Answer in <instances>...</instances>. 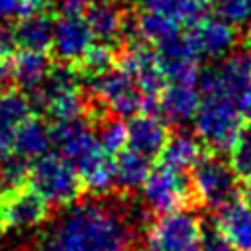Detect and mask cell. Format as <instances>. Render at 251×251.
<instances>
[{"instance_id": "33", "label": "cell", "mask_w": 251, "mask_h": 251, "mask_svg": "<svg viewBox=\"0 0 251 251\" xmlns=\"http://www.w3.org/2000/svg\"><path fill=\"white\" fill-rule=\"evenodd\" d=\"M51 8H53V0H20V18L49 14Z\"/></svg>"}, {"instance_id": "30", "label": "cell", "mask_w": 251, "mask_h": 251, "mask_svg": "<svg viewBox=\"0 0 251 251\" xmlns=\"http://www.w3.org/2000/svg\"><path fill=\"white\" fill-rule=\"evenodd\" d=\"M218 18L231 25L247 24V2L245 0H218L216 2Z\"/></svg>"}, {"instance_id": "20", "label": "cell", "mask_w": 251, "mask_h": 251, "mask_svg": "<svg viewBox=\"0 0 251 251\" xmlns=\"http://www.w3.org/2000/svg\"><path fill=\"white\" fill-rule=\"evenodd\" d=\"M202 155L204 151L200 147V141L190 133L178 131V133L169 135L167 145L159 155L161 159L159 163L171 169H176V171H184V169H192L200 161Z\"/></svg>"}, {"instance_id": "4", "label": "cell", "mask_w": 251, "mask_h": 251, "mask_svg": "<svg viewBox=\"0 0 251 251\" xmlns=\"http://www.w3.org/2000/svg\"><path fill=\"white\" fill-rule=\"evenodd\" d=\"M141 190L147 206L159 216L198 206L190 176L161 163L149 171Z\"/></svg>"}, {"instance_id": "11", "label": "cell", "mask_w": 251, "mask_h": 251, "mask_svg": "<svg viewBox=\"0 0 251 251\" xmlns=\"http://www.w3.org/2000/svg\"><path fill=\"white\" fill-rule=\"evenodd\" d=\"M94 37L84 18H59L53 29L51 51L61 63H76L86 49L92 45Z\"/></svg>"}, {"instance_id": "41", "label": "cell", "mask_w": 251, "mask_h": 251, "mask_svg": "<svg viewBox=\"0 0 251 251\" xmlns=\"http://www.w3.org/2000/svg\"><path fill=\"white\" fill-rule=\"evenodd\" d=\"M200 2H204V4H208V2H218V0H200Z\"/></svg>"}, {"instance_id": "16", "label": "cell", "mask_w": 251, "mask_h": 251, "mask_svg": "<svg viewBox=\"0 0 251 251\" xmlns=\"http://www.w3.org/2000/svg\"><path fill=\"white\" fill-rule=\"evenodd\" d=\"M222 96L237 102L251 84V49H235L216 69Z\"/></svg>"}, {"instance_id": "12", "label": "cell", "mask_w": 251, "mask_h": 251, "mask_svg": "<svg viewBox=\"0 0 251 251\" xmlns=\"http://www.w3.org/2000/svg\"><path fill=\"white\" fill-rule=\"evenodd\" d=\"M127 127V147L129 151L145 157V159H155L161 155V151L167 145L169 139V129L161 122V118L153 116H143L137 114L129 118L126 124Z\"/></svg>"}, {"instance_id": "29", "label": "cell", "mask_w": 251, "mask_h": 251, "mask_svg": "<svg viewBox=\"0 0 251 251\" xmlns=\"http://www.w3.org/2000/svg\"><path fill=\"white\" fill-rule=\"evenodd\" d=\"M29 167L31 163L22 159L20 155L16 153H10L2 165H0V182L6 186V188H12V186H20L27 180V175H29Z\"/></svg>"}, {"instance_id": "21", "label": "cell", "mask_w": 251, "mask_h": 251, "mask_svg": "<svg viewBox=\"0 0 251 251\" xmlns=\"http://www.w3.org/2000/svg\"><path fill=\"white\" fill-rule=\"evenodd\" d=\"M51 61L45 53L37 51H18L12 59V71H14V82H18L27 92L39 88L51 69Z\"/></svg>"}, {"instance_id": "3", "label": "cell", "mask_w": 251, "mask_h": 251, "mask_svg": "<svg viewBox=\"0 0 251 251\" xmlns=\"http://www.w3.org/2000/svg\"><path fill=\"white\" fill-rule=\"evenodd\" d=\"M241 126L237 104L226 96L202 98L194 116V131L198 139L214 151H229Z\"/></svg>"}, {"instance_id": "37", "label": "cell", "mask_w": 251, "mask_h": 251, "mask_svg": "<svg viewBox=\"0 0 251 251\" xmlns=\"http://www.w3.org/2000/svg\"><path fill=\"white\" fill-rule=\"evenodd\" d=\"M237 108H239V114L247 120V122H251V84L247 86V90L241 94V98L237 100Z\"/></svg>"}, {"instance_id": "27", "label": "cell", "mask_w": 251, "mask_h": 251, "mask_svg": "<svg viewBox=\"0 0 251 251\" xmlns=\"http://www.w3.org/2000/svg\"><path fill=\"white\" fill-rule=\"evenodd\" d=\"M82 178V186L84 190H88L94 196L100 194H108L114 186H116V167H114V159L112 157H104L102 161H98Z\"/></svg>"}, {"instance_id": "18", "label": "cell", "mask_w": 251, "mask_h": 251, "mask_svg": "<svg viewBox=\"0 0 251 251\" xmlns=\"http://www.w3.org/2000/svg\"><path fill=\"white\" fill-rule=\"evenodd\" d=\"M53 29L55 20L51 14H35L20 18L14 25V39L16 45L24 51H37L45 53L53 43Z\"/></svg>"}, {"instance_id": "22", "label": "cell", "mask_w": 251, "mask_h": 251, "mask_svg": "<svg viewBox=\"0 0 251 251\" xmlns=\"http://www.w3.org/2000/svg\"><path fill=\"white\" fill-rule=\"evenodd\" d=\"M114 167H116V186L122 190H135V188L143 186V182L151 171L149 159H145L129 149L116 155Z\"/></svg>"}, {"instance_id": "15", "label": "cell", "mask_w": 251, "mask_h": 251, "mask_svg": "<svg viewBox=\"0 0 251 251\" xmlns=\"http://www.w3.org/2000/svg\"><path fill=\"white\" fill-rule=\"evenodd\" d=\"M200 102V92L194 84H167L159 94L161 116L178 126L194 120Z\"/></svg>"}, {"instance_id": "34", "label": "cell", "mask_w": 251, "mask_h": 251, "mask_svg": "<svg viewBox=\"0 0 251 251\" xmlns=\"http://www.w3.org/2000/svg\"><path fill=\"white\" fill-rule=\"evenodd\" d=\"M16 39H14V27L6 25V24H0V57L2 59H8L14 49H16Z\"/></svg>"}, {"instance_id": "24", "label": "cell", "mask_w": 251, "mask_h": 251, "mask_svg": "<svg viewBox=\"0 0 251 251\" xmlns=\"http://www.w3.org/2000/svg\"><path fill=\"white\" fill-rule=\"evenodd\" d=\"M118 65V57H116V49L104 43H92L86 53L75 63L76 71L80 73L82 78H98L106 73H110L114 67Z\"/></svg>"}, {"instance_id": "40", "label": "cell", "mask_w": 251, "mask_h": 251, "mask_svg": "<svg viewBox=\"0 0 251 251\" xmlns=\"http://www.w3.org/2000/svg\"><path fill=\"white\" fill-rule=\"evenodd\" d=\"M247 2V27H249V31H251V0H245Z\"/></svg>"}, {"instance_id": "17", "label": "cell", "mask_w": 251, "mask_h": 251, "mask_svg": "<svg viewBox=\"0 0 251 251\" xmlns=\"http://www.w3.org/2000/svg\"><path fill=\"white\" fill-rule=\"evenodd\" d=\"M51 145L49 126L41 118H27L14 129L12 135V153L20 155L25 161H37L47 155Z\"/></svg>"}, {"instance_id": "14", "label": "cell", "mask_w": 251, "mask_h": 251, "mask_svg": "<svg viewBox=\"0 0 251 251\" xmlns=\"http://www.w3.org/2000/svg\"><path fill=\"white\" fill-rule=\"evenodd\" d=\"M124 14L126 12H122L114 0H94L84 14V20L98 43L114 47L118 41H122Z\"/></svg>"}, {"instance_id": "8", "label": "cell", "mask_w": 251, "mask_h": 251, "mask_svg": "<svg viewBox=\"0 0 251 251\" xmlns=\"http://www.w3.org/2000/svg\"><path fill=\"white\" fill-rule=\"evenodd\" d=\"M90 94L100 100L110 114L120 118H133L141 110L143 94L139 86L133 76L118 65L110 73L90 80Z\"/></svg>"}, {"instance_id": "35", "label": "cell", "mask_w": 251, "mask_h": 251, "mask_svg": "<svg viewBox=\"0 0 251 251\" xmlns=\"http://www.w3.org/2000/svg\"><path fill=\"white\" fill-rule=\"evenodd\" d=\"M20 18V0H0V24Z\"/></svg>"}, {"instance_id": "2", "label": "cell", "mask_w": 251, "mask_h": 251, "mask_svg": "<svg viewBox=\"0 0 251 251\" xmlns=\"http://www.w3.org/2000/svg\"><path fill=\"white\" fill-rule=\"evenodd\" d=\"M27 184L49 206H69L84 192L80 175L61 155L53 153H47L31 163Z\"/></svg>"}, {"instance_id": "6", "label": "cell", "mask_w": 251, "mask_h": 251, "mask_svg": "<svg viewBox=\"0 0 251 251\" xmlns=\"http://www.w3.org/2000/svg\"><path fill=\"white\" fill-rule=\"evenodd\" d=\"M51 214V206L29 186L20 184L0 192V233L31 229L43 224Z\"/></svg>"}, {"instance_id": "23", "label": "cell", "mask_w": 251, "mask_h": 251, "mask_svg": "<svg viewBox=\"0 0 251 251\" xmlns=\"http://www.w3.org/2000/svg\"><path fill=\"white\" fill-rule=\"evenodd\" d=\"M31 114V104L27 94L16 90V88H6L0 90V129L14 133V129L24 124Z\"/></svg>"}, {"instance_id": "7", "label": "cell", "mask_w": 251, "mask_h": 251, "mask_svg": "<svg viewBox=\"0 0 251 251\" xmlns=\"http://www.w3.org/2000/svg\"><path fill=\"white\" fill-rule=\"evenodd\" d=\"M147 239L159 251H200L202 224L188 210L163 214L149 224Z\"/></svg>"}, {"instance_id": "32", "label": "cell", "mask_w": 251, "mask_h": 251, "mask_svg": "<svg viewBox=\"0 0 251 251\" xmlns=\"http://www.w3.org/2000/svg\"><path fill=\"white\" fill-rule=\"evenodd\" d=\"M94 0H59L61 18H84Z\"/></svg>"}, {"instance_id": "1", "label": "cell", "mask_w": 251, "mask_h": 251, "mask_svg": "<svg viewBox=\"0 0 251 251\" xmlns=\"http://www.w3.org/2000/svg\"><path fill=\"white\" fill-rule=\"evenodd\" d=\"M131 222L98 200L76 202L53 227L47 251H127Z\"/></svg>"}, {"instance_id": "13", "label": "cell", "mask_w": 251, "mask_h": 251, "mask_svg": "<svg viewBox=\"0 0 251 251\" xmlns=\"http://www.w3.org/2000/svg\"><path fill=\"white\" fill-rule=\"evenodd\" d=\"M214 226L233 251H251V210L241 198L220 208Z\"/></svg>"}, {"instance_id": "36", "label": "cell", "mask_w": 251, "mask_h": 251, "mask_svg": "<svg viewBox=\"0 0 251 251\" xmlns=\"http://www.w3.org/2000/svg\"><path fill=\"white\" fill-rule=\"evenodd\" d=\"M14 82V71H12V61L0 57V90L12 88L10 84Z\"/></svg>"}, {"instance_id": "25", "label": "cell", "mask_w": 251, "mask_h": 251, "mask_svg": "<svg viewBox=\"0 0 251 251\" xmlns=\"http://www.w3.org/2000/svg\"><path fill=\"white\" fill-rule=\"evenodd\" d=\"M137 27H139V35L145 43H163L167 39H173L178 35L180 24H176L175 20L161 16V14H153V12H141L137 16Z\"/></svg>"}, {"instance_id": "9", "label": "cell", "mask_w": 251, "mask_h": 251, "mask_svg": "<svg viewBox=\"0 0 251 251\" xmlns=\"http://www.w3.org/2000/svg\"><path fill=\"white\" fill-rule=\"evenodd\" d=\"M155 53L167 84H196L200 55L186 35H176L159 43Z\"/></svg>"}, {"instance_id": "31", "label": "cell", "mask_w": 251, "mask_h": 251, "mask_svg": "<svg viewBox=\"0 0 251 251\" xmlns=\"http://www.w3.org/2000/svg\"><path fill=\"white\" fill-rule=\"evenodd\" d=\"M200 251H233V247L226 241V237H224V235L216 229V226L212 224V227H208V229L202 227Z\"/></svg>"}, {"instance_id": "10", "label": "cell", "mask_w": 251, "mask_h": 251, "mask_svg": "<svg viewBox=\"0 0 251 251\" xmlns=\"http://www.w3.org/2000/svg\"><path fill=\"white\" fill-rule=\"evenodd\" d=\"M190 43L194 45L196 53L200 57L220 59L233 51L237 43V31L231 24L220 20V18H204L198 25L190 27V33L186 35Z\"/></svg>"}, {"instance_id": "28", "label": "cell", "mask_w": 251, "mask_h": 251, "mask_svg": "<svg viewBox=\"0 0 251 251\" xmlns=\"http://www.w3.org/2000/svg\"><path fill=\"white\" fill-rule=\"evenodd\" d=\"M98 143L102 151L110 155L122 153L124 145H127V127L120 118H106L102 124H98Z\"/></svg>"}, {"instance_id": "38", "label": "cell", "mask_w": 251, "mask_h": 251, "mask_svg": "<svg viewBox=\"0 0 251 251\" xmlns=\"http://www.w3.org/2000/svg\"><path fill=\"white\" fill-rule=\"evenodd\" d=\"M12 135L14 133H8V131H2L0 129V165L12 153Z\"/></svg>"}, {"instance_id": "42", "label": "cell", "mask_w": 251, "mask_h": 251, "mask_svg": "<svg viewBox=\"0 0 251 251\" xmlns=\"http://www.w3.org/2000/svg\"><path fill=\"white\" fill-rule=\"evenodd\" d=\"M145 251H159V249H153V247H151V249H145Z\"/></svg>"}, {"instance_id": "5", "label": "cell", "mask_w": 251, "mask_h": 251, "mask_svg": "<svg viewBox=\"0 0 251 251\" xmlns=\"http://www.w3.org/2000/svg\"><path fill=\"white\" fill-rule=\"evenodd\" d=\"M190 180L198 206H210L214 210H220L239 198L235 173L226 161L216 155L204 153L200 161L192 167Z\"/></svg>"}, {"instance_id": "39", "label": "cell", "mask_w": 251, "mask_h": 251, "mask_svg": "<svg viewBox=\"0 0 251 251\" xmlns=\"http://www.w3.org/2000/svg\"><path fill=\"white\" fill-rule=\"evenodd\" d=\"M243 202H245L247 208L251 210V178H249L247 184H245V190H243Z\"/></svg>"}, {"instance_id": "19", "label": "cell", "mask_w": 251, "mask_h": 251, "mask_svg": "<svg viewBox=\"0 0 251 251\" xmlns=\"http://www.w3.org/2000/svg\"><path fill=\"white\" fill-rule=\"evenodd\" d=\"M139 6L141 12L161 14L188 27H194L208 18L206 4L200 0H139Z\"/></svg>"}, {"instance_id": "43", "label": "cell", "mask_w": 251, "mask_h": 251, "mask_svg": "<svg viewBox=\"0 0 251 251\" xmlns=\"http://www.w3.org/2000/svg\"><path fill=\"white\" fill-rule=\"evenodd\" d=\"M124 2H126V0H124Z\"/></svg>"}, {"instance_id": "26", "label": "cell", "mask_w": 251, "mask_h": 251, "mask_svg": "<svg viewBox=\"0 0 251 251\" xmlns=\"http://www.w3.org/2000/svg\"><path fill=\"white\" fill-rule=\"evenodd\" d=\"M229 167L237 178H251V122L241 126L229 149Z\"/></svg>"}]
</instances>
